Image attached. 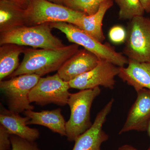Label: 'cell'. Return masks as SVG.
<instances>
[{
    "label": "cell",
    "instance_id": "cell-26",
    "mask_svg": "<svg viewBox=\"0 0 150 150\" xmlns=\"http://www.w3.org/2000/svg\"><path fill=\"white\" fill-rule=\"evenodd\" d=\"M118 150H139L137 149H135L132 146L129 145H125L122 146L118 148ZM147 150H150L149 149H148Z\"/></svg>",
    "mask_w": 150,
    "mask_h": 150
},
{
    "label": "cell",
    "instance_id": "cell-28",
    "mask_svg": "<svg viewBox=\"0 0 150 150\" xmlns=\"http://www.w3.org/2000/svg\"><path fill=\"white\" fill-rule=\"evenodd\" d=\"M147 131L148 135H149V137L150 138V122L149 123V125H148L147 129ZM149 149L150 150V146L149 148Z\"/></svg>",
    "mask_w": 150,
    "mask_h": 150
},
{
    "label": "cell",
    "instance_id": "cell-25",
    "mask_svg": "<svg viewBox=\"0 0 150 150\" xmlns=\"http://www.w3.org/2000/svg\"><path fill=\"white\" fill-rule=\"evenodd\" d=\"M145 11L150 13V0H140Z\"/></svg>",
    "mask_w": 150,
    "mask_h": 150
},
{
    "label": "cell",
    "instance_id": "cell-18",
    "mask_svg": "<svg viewBox=\"0 0 150 150\" xmlns=\"http://www.w3.org/2000/svg\"><path fill=\"white\" fill-rule=\"evenodd\" d=\"M24 46L12 43L1 45L0 47V81L10 76L18 69L19 57L23 53Z\"/></svg>",
    "mask_w": 150,
    "mask_h": 150
},
{
    "label": "cell",
    "instance_id": "cell-15",
    "mask_svg": "<svg viewBox=\"0 0 150 150\" xmlns=\"http://www.w3.org/2000/svg\"><path fill=\"white\" fill-rule=\"evenodd\" d=\"M25 116L30 118L28 125H41L47 127L54 133L61 136H67L66 121L62 114L60 108L51 110H42L35 112L32 110H26L24 112Z\"/></svg>",
    "mask_w": 150,
    "mask_h": 150
},
{
    "label": "cell",
    "instance_id": "cell-9",
    "mask_svg": "<svg viewBox=\"0 0 150 150\" xmlns=\"http://www.w3.org/2000/svg\"><path fill=\"white\" fill-rule=\"evenodd\" d=\"M120 67L105 60H100L92 69L69 82L71 88L89 89L102 86L112 89L115 84V78L118 76Z\"/></svg>",
    "mask_w": 150,
    "mask_h": 150
},
{
    "label": "cell",
    "instance_id": "cell-2",
    "mask_svg": "<svg viewBox=\"0 0 150 150\" xmlns=\"http://www.w3.org/2000/svg\"><path fill=\"white\" fill-rule=\"evenodd\" d=\"M50 24L52 28L59 30L65 34L70 42L83 46L100 60H105L119 67L128 64L129 59L122 53L115 51L110 44L100 42L76 25L66 22Z\"/></svg>",
    "mask_w": 150,
    "mask_h": 150
},
{
    "label": "cell",
    "instance_id": "cell-7",
    "mask_svg": "<svg viewBox=\"0 0 150 150\" xmlns=\"http://www.w3.org/2000/svg\"><path fill=\"white\" fill-rule=\"evenodd\" d=\"M40 77L35 74H25L0 81V88L7 100L9 110L18 113L33 110L29 94Z\"/></svg>",
    "mask_w": 150,
    "mask_h": 150
},
{
    "label": "cell",
    "instance_id": "cell-23",
    "mask_svg": "<svg viewBox=\"0 0 150 150\" xmlns=\"http://www.w3.org/2000/svg\"><path fill=\"white\" fill-rule=\"evenodd\" d=\"M11 134L2 125H0V150H9L11 147Z\"/></svg>",
    "mask_w": 150,
    "mask_h": 150
},
{
    "label": "cell",
    "instance_id": "cell-5",
    "mask_svg": "<svg viewBox=\"0 0 150 150\" xmlns=\"http://www.w3.org/2000/svg\"><path fill=\"white\" fill-rule=\"evenodd\" d=\"M26 10V26L56 22L68 23L77 26L86 15L46 0H31Z\"/></svg>",
    "mask_w": 150,
    "mask_h": 150
},
{
    "label": "cell",
    "instance_id": "cell-21",
    "mask_svg": "<svg viewBox=\"0 0 150 150\" xmlns=\"http://www.w3.org/2000/svg\"><path fill=\"white\" fill-rule=\"evenodd\" d=\"M12 150H41L35 142H31L11 135Z\"/></svg>",
    "mask_w": 150,
    "mask_h": 150
},
{
    "label": "cell",
    "instance_id": "cell-13",
    "mask_svg": "<svg viewBox=\"0 0 150 150\" xmlns=\"http://www.w3.org/2000/svg\"><path fill=\"white\" fill-rule=\"evenodd\" d=\"M29 120L30 118L27 116L23 117L19 113L8 110L3 106L1 108L0 123L11 135L35 142L40 137V132L38 129L27 126V122Z\"/></svg>",
    "mask_w": 150,
    "mask_h": 150
},
{
    "label": "cell",
    "instance_id": "cell-4",
    "mask_svg": "<svg viewBox=\"0 0 150 150\" xmlns=\"http://www.w3.org/2000/svg\"><path fill=\"white\" fill-rule=\"evenodd\" d=\"M50 23L25 26L1 33L0 45L12 43L42 49H58L65 46L61 39L53 35Z\"/></svg>",
    "mask_w": 150,
    "mask_h": 150
},
{
    "label": "cell",
    "instance_id": "cell-10",
    "mask_svg": "<svg viewBox=\"0 0 150 150\" xmlns=\"http://www.w3.org/2000/svg\"><path fill=\"white\" fill-rule=\"evenodd\" d=\"M114 99L111 98L97 115L92 125L74 141L72 150H100V146L108 139L103 126L112 108Z\"/></svg>",
    "mask_w": 150,
    "mask_h": 150
},
{
    "label": "cell",
    "instance_id": "cell-3",
    "mask_svg": "<svg viewBox=\"0 0 150 150\" xmlns=\"http://www.w3.org/2000/svg\"><path fill=\"white\" fill-rule=\"evenodd\" d=\"M100 92L98 87L70 94L67 104L70 108L71 115L66 125V137L68 141H75L92 125L91 109L93 100Z\"/></svg>",
    "mask_w": 150,
    "mask_h": 150
},
{
    "label": "cell",
    "instance_id": "cell-14",
    "mask_svg": "<svg viewBox=\"0 0 150 150\" xmlns=\"http://www.w3.org/2000/svg\"><path fill=\"white\" fill-rule=\"evenodd\" d=\"M118 76L136 92L143 88L150 90V62H137L129 60L127 67H120Z\"/></svg>",
    "mask_w": 150,
    "mask_h": 150
},
{
    "label": "cell",
    "instance_id": "cell-20",
    "mask_svg": "<svg viewBox=\"0 0 150 150\" xmlns=\"http://www.w3.org/2000/svg\"><path fill=\"white\" fill-rule=\"evenodd\" d=\"M105 0H65L64 5L86 15L96 13Z\"/></svg>",
    "mask_w": 150,
    "mask_h": 150
},
{
    "label": "cell",
    "instance_id": "cell-11",
    "mask_svg": "<svg viewBox=\"0 0 150 150\" xmlns=\"http://www.w3.org/2000/svg\"><path fill=\"white\" fill-rule=\"evenodd\" d=\"M137 92V99L129 110L119 134L131 131H147L150 122V90L143 88Z\"/></svg>",
    "mask_w": 150,
    "mask_h": 150
},
{
    "label": "cell",
    "instance_id": "cell-6",
    "mask_svg": "<svg viewBox=\"0 0 150 150\" xmlns=\"http://www.w3.org/2000/svg\"><path fill=\"white\" fill-rule=\"evenodd\" d=\"M127 33L124 55L134 62H150V19L135 17L129 23Z\"/></svg>",
    "mask_w": 150,
    "mask_h": 150
},
{
    "label": "cell",
    "instance_id": "cell-12",
    "mask_svg": "<svg viewBox=\"0 0 150 150\" xmlns=\"http://www.w3.org/2000/svg\"><path fill=\"white\" fill-rule=\"evenodd\" d=\"M100 59L84 48L79 49L62 65L57 74L65 81L72 80L96 67Z\"/></svg>",
    "mask_w": 150,
    "mask_h": 150
},
{
    "label": "cell",
    "instance_id": "cell-17",
    "mask_svg": "<svg viewBox=\"0 0 150 150\" xmlns=\"http://www.w3.org/2000/svg\"><path fill=\"white\" fill-rule=\"evenodd\" d=\"M113 4L112 0H105L101 4L96 13L91 15H84L81 18L77 27L103 43L105 39L103 30V21L106 12Z\"/></svg>",
    "mask_w": 150,
    "mask_h": 150
},
{
    "label": "cell",
    "instance_id": "cell-19",
    "mask_svg": "<svg viewBox=\"0 0 150 150\" xmlns=\"http://www.w3.org/2000/svg\"><path fill=\"white\" fill-rule=\"evenodd\" d=\"M119 7L120 19L131 21L135 17L144 15L145 10L140 0H115Z\"/></svg>",
    "mask_w": 150,
    "mask_h": 150
},
{
    "label": "cell",
    "instance_id": "cell-8",
    "mask_svg": "<svg viewBox=\"0 0 150 150\" xmlns=\"http://www.w3.org/2000/svg\"><path fill=\"white\" fill-rule=\"evenodd\" d=\"M69 82L62 79L57 73L46 77H41L30 92V102L42 106L51 103L64 106L71 94Z\"/></svg>",
    "mask_w": 150,
    "mask_h": 150
},
{
    "label": "cell",
    "instance_id": "cell-16",
    "mask_svg": "<svg viewBox=\"0 0 150 150\" xmlns=\"http://www.w3.org/2000/svg\"><path fill=\"white\" fill-rule=\"evenodd\" d=\"M27 12L8 0H0V33L26 25Z\"/></svg>",
    "mask_w": 150,
    "mask_h": 150
},
{
    "label": "cell",
    "instance_id": "cell-24",
    "mask_svg": "<svg viewBox=\"0 0 150 150\" xmlns=\"http://www.w3.org/2000/svg\"><path fill=\"white\" fill-rule=\"evenodd\" d=\"M9 1L16 4L25 9L28 7L31 0H8Z\"/></svg>",
    "mask_w": 150,
    "mask_h": 150
},
{
    "label": "cell",
    "instance_id": "cell-27",
    "mask_svg": "<svg viewBox=\"0 0 150 150\" xmlns=\"http://www.w3.org/2000/svg\"><path fill=\"white\" fill-rule=\"evenodd\" d=\"M46 1H48L51 2L55 3V4L64 5L65 0H46Z\"/></svg>",
    "mask_w": 150,
    "mask_h": 150
},
{
    "label": "cell",
    "instance_id": "cell-1",
    "mask_svg": "<svg viewBox=\"0 0 150 150\" xmlns=\"http://www.w3.org/2000/svg\"><path fill=\"white\" fill-rule=\"evenodd\" d=\"M79 48V45L73 43L58 49L25 48L22 62L10 76L35 74L42 77L58 71L78 52Z\"/></svg>",
    "mask_w": 150,
    "mask_h": 150
},
{
    "label": "cell",
    "instance_id": "cell-22",
    "mask_svg": "<svg viewBox=\"0 0 150 150\" xmlns=\"http://www.w3.org/2000/svg\"><path fill=\"white\" fill-rule=\"evenodd\" d=\"M127 35V30L123 26L118 25L112 26L109 30L108 34L109 40L115 44L125 43Z\"/></svg>",
    "mask_w": 150,
    "mask_h": 150
}]
</instances>
